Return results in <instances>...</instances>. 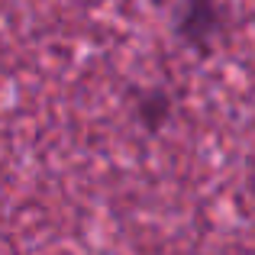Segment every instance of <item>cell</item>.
<instances>
[{
  "mask_svg": "<svg viewBox=\"0 0 255 255\" xmlns=\"http://www.w3.org/2000/svg\"><path fill=\"white\" fill-rule=\"evenodd\" d=\"M165 113H168V100H165V94H152V97H145L142 104V120L155 129L158 123L165 120Z\"/></svg>",
  "mask_w": 255,
  "mask_h": 255,
  "instance_id": "7a4b0ae2",
  "label": "cell"
},
{
  "mask_svg": "<svg viewBox=\"0 0 255 255\" xmlns=\"http://www.w3.org/2000/svg\"><path fill=\"white\" fill-rule=\"evenodd\" d=\"M217 29V6L213 0H191L181 16V32L194 42H204L210 32Z\"/></svg>",
  "mask_w": 255,
  "mask_h": 255,
  "instance_id": "6da1fadb",
  "label": "cell"
}]
</instances>
